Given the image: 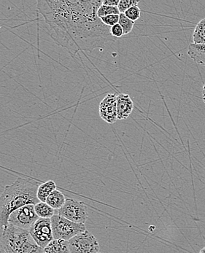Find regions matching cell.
I'll return each mask as SVG.
<instances>
[{"label": "cell", "mask_w": 205, "mask_h": 253, "mask_svg": "<svg viewBox=\"0 0 205 253\" xmlns=\"http://www.w3.org/2000/svg\"><path fill=\"white\" fill-rule=\"evenodd\" d=\"M102 4L100 0L38 1V10L53 42L75 56L80 51L91 52L116 42L111 27L98 17Z\"/></svg>", "instance_id": "cell-1"}, {"label": "cell", "mask_w": 205, "mask_h": 253, "mask_svg": "<svg viewBox=\"0 0 205 253\" xmlns=\"http://www.w3.org/2000/svg\"><path fill=\"white\" fill-rule=\"evenodd\" d=\"M40 185L33 179L18 177L14 182L4 187L0 195V228L8 225L10 214L18 209L39 203L37 192Z\"/></svg>", "instance_id": "cell-2"}, {"label": "cell", "mask_w": 205, "mask_h": 253, "mask_svg": "<svg viewBox=\"0 0 205 253\" xmlns=\"http://www.w3.org/2000/svg\"><path fill=\"white\" fill-rule=\"evenodd\" d=\"M0 253H44L28 231L11 224L0 228Z\"/></svg>", "instance_id": "cell-3"}, {"label": "cell", "mask_w": 205, "mask_h": 253, "mask_svg": "<svg viewBox=\"0 0 205 253\" xmlns=\"http://www.w3.org/2000/svg\"><path fill=\"white\" fill-rule=\"evenodd\" d=\"M50 220L54 239L69 241L78 234L86 231L85 224L74 223L58 214L53 216Z\"/></svg>", "instance_id": "cell-4"}, {"label": "cell", "mask_w": 205, "mask_h": 253, "mask_svg": "<svg viewBox=\"0 0 205 253\" xmlns=\"http://www.w3.org/2000/svg\"><path fill=\"white\" fill-rule=\"evenodd\" d=\"M58 214L76 223L85 224L88 218V208L84 202L73 198L66 199L64 206L57 210Z\"/></svg>", "instance_id": "cell-5"}, {"label": "cell", "mask_w": 205, "mask_h": 253, "mask_svg": "<svg viewBox=\"0 0 205 253\" xmlns=\"http://www.w3.org/2000/svg\"><path fill=\"white\" fill-rule=\"evenodd\" d=\"M70 253H98L99 245L97 239L86 230L68 241Z\"/></svg>", "instance_id": "cell-6"}, {"label": "cell", "mask_w": 205, "mask_h": 253, "mask_svg": "<svg viewBox=\"0 0 205 253\" xmlns=\"http://www.w3.org/2000/svg\"><path fill=\"white\" fill-rule=\"evenodd\" d=\"M39 218L35 211V205H28L11 213L9 217L8 224L29 231L32 225Z\"/></svg>", "instance_id": "cell-7"}, {"label": "cell", "mask_w": 205, "mask_h": 253, "mask_svg": "<svg viewBox=\"0 0 205 253\" xmlns=\"http://www.w3.org/2000/svg\"><path fill=\"white\" fill-rule=\"evenodd\" d=\"M32 238L38 246L45 248L53 241V230L51 220L48 218H39L32 225L29 231Z\"/></svg>", "instance_id": "cell-8"}, {"label": "cell", "mask_w": 205, "mask_h": 253, "mask_svg": "<svg viewBox=\"0 0 205 253\" xmlns=\"http://www.w3.org/2000/svg\"><path fill=\"white\" fill-rule=\"evenodd\" d=\"M99 116L108 124H113L118 121L117 95L108 93L99 104Z\"/></svg>", "instance_id": "cell-9"}, {"label": "cell", "mask_w": 205, "mask_h": 253, "mask_svg": "<svg viewBox=\"0 0 205 253\" xmlns=\"http://www.w3.org/2000/svg\"><path fill=\"white\" fill-rule=\"evenodd\" d=\"M134 109V103L129 95L120 93L117 96L118 120H126Z\"/></svg>", "instance_id": "cell-10"}, {"label": "cell", "mask_w": 205, "mask_h": 253, "mask_svg": "<svg viewBox=\"0 0 205 253\" xmlns=\"http://www.w3.org/2000/svg\"><path fill=\"white\" fill-rule=\"evenodd\" d=\"M188 54L197 64L205 67V44H190Z\"/></svg>", "instance_id": "cell-11"}, {"label": "cell", "mask_w": 205, "mask_h": 253, "mask_svg": "<svg viewBox=\"0 0 205 253\" xmlns=\"http://www.w3.org/2000/svg\"><path fill=\"white\" fill-rule=\"evenodd\" d=\"M44 253H70L68 241L53 239L44 248Z\"/></svg>", "instance_id": "cell-12"}, {"label": "cell", "mask_w": 205, "mask_h": 253, "mask_svg": "<svg viewBox=\"0 0 205 253\" xmlns=\"http://www.w3.org/2000/svg\"><path fill=\"white\" fill-rule=\"evenodd\" d=\"M56 188H57L56 184L53 180H48L44 183L41 184L38 187V192H37L38 200L41 202H46L49 195L56 190Z\"/></svg>", "instance_id": "cell-13"}, {"label": "cell", "mask_w": 205, "mask_h": 253, "mask_svg": "<svg viewBox=\"0 0 205 253\" xmlns=\"http://www.w3.org/2000/svg\"><path fill=\"white\" fill-rule=\"evenodd\" d=\"M66 199L65 196L60 191L56 189L49 195L45 203L53 210H59L64 206Z\"/></svg>", "instance_id": "cell-14"}, {"label": "cell", "mask_w": 205, "mask_h": 253, "mask_svg": "<svg viewBox=\"0 0 205 253\" xmlns=\"http://www.w3.org/2000/svg\"><path fill=\"white\" fill-rule=\"evenodd\" d=\"M35 210L40 218H51L55 215L56 210L47 205L45 202H40L35 205Z\"/></svg>", "instance_id": "cell-15"}, {"label": "cell", "mask_w": 205, "mask_h": 253, "mask_svg": "<svg viewBox=\"0 0 205 253\" xmlns=\"http://www.w3.org/2000/svg\"><path fill=\"white\" fill-rule=\"evenodd\" d=\"M194 44H205V18L200 21L193 34Z\"/></svg>", "instance_id": "cell-16"}, {"label": "cell", "mask_w": 205, "mask_h": 253, "mask_svg": "<svg viewBox=\"0 0 205 253\" xmlns=\"http://www.w3.org/2000/svg\"><path fill=\"white\" fill-rule=\"evenodd\" d=\"M122 30L123 31V35H128V33L131 32L134 27V22L128 19V18L124 15V13H121L119 15V22Z\"/></svg>", "instance_id": "cell-17"}, {"label": "cell", "mask_w": 205, "mask_h": 253, "mask_svg": "<svg viewBox=\"0 0 205 253\" xmlns=\"http://www.w3.org/2000/svg\"><path fill=\"white\" fill-rule=\"evenodd\" d=\"M118 7H112V6L102 5L99 7V10L97 11V15L99 18L102 17L108 16V15H120Z\"/></svg>", "instance_id": "cell-18"}, {"label": "cell", "mask_w": 205, "mask_h": 253, "mask_svg": "<svg viewBox=\"0 0 205 253\" xmlns=\"http://www.w3.org/2000/svg\"><path fill=\"white\" fill-rule=\"evenodd\" d=\"M139 3H140V1H134V0H120L118 8H119L120 13H124L131 7L138 5Z\"/></svg>", "instance_id": "cell-19"}, {"label": "cell", "mask_w": 205, "mask_h": 253, "mask_svg": "<svg viewBox=\"0 0 205 253\" xmlns=\"http://www.w3.org/2000/svg\"><path fill=\"white\" fill-rule=\"evenodd\" d=\"M124 15H126L128 19L134 22V21H137L140 18L141 10H140L138 5L134 6V7H131V8L126 10L124 13Z\"/></svg>", "instance_id": "cell-20"}, {"label": "cell", "mask_w": 205, "mask_h": 253, "mask_svg": "<svg viewBox=\"0 0 205 253\" xmlns=\"http://www.w3.org/2000/svg\"><path fill=\"white\" fill-rule=\"evenodd\" d=\"M100 19L105 25L112 27L116 24H119V15H108V16L102 17Z\"/></svg>", "instance_id": "cell-21"}, {"label": "cell", "mask_w": 205, "mask_h": 253, "mask_svg": "<svg viewBox=\"0 0 205 253\" xmlns=\"http://www.w3.org/2000/svg\"><path fill=\"white\" fill-rule=\"evenodd\" d=\"M111 32V35L116 38H122L123 35V31L119 24H116V25L112 27Z\"/></svg>", "instance_id": "cell-22"}, {"label": "cell", "mask_w": 205, "mask_h": 253, "mask_svg": "<svg viewBox=\"0 0 205 253\" xmlns=\"http://www.w3.org/2000/svg\"><path fill=\"white\" fill-rule=\"evenodd\" d=\"M120 0H104L102 4L104 5L112 6V7H118Z\"/></svg>", "instance_id": "cell-23"}, {"label": "cell", "mask_w": 205, "mask_h": 253, "mask_svg": "<svg viewBox=\"0 0 205 253\" xmlns=\"http://www.w3.org/2000/svg\"><path fill=\"white\" fill-rule=\"evenodd\" d=\"M203 98L205 97V84L204 86H203Z\"/></svg>", "instance_id": "cell-24"}, {"label": "cell", "mask_w": 205, "mask_h": 253, "mask_svg": "<svg viewBox=\"0 0 205 253\" xmlns=\"http://www.w3.org/2000/svg\"><path fill=\"white\" fill-rule=\"evenodd\" d=\"M200 253H205V248H203L201 251H200Z\"/></svg>", "instance_id": "cell-25"}, {"label": "cell", "mask_w": 205, "mask_h": 253, "mask_svg": "<svg viewBox=\"0 0 205 253\" xmlns=\"http://www.w3.org/2000/svg\"><path fill=\"white\" fill-rule=\"evenodd\" d=\"M203 101H204V103L205 104V97L203 98Z\"/></svg>", "instance_id": "cell-26"}, {"label": "cell", "mask_w": 205, "mask_h": 253, "mask_svg": "<svg viewBox=\"0 0 205 253\" xmlns=\"http://www.w3.org/2000/svg\"><path fill=\"white\" fill-rule=\"evenodd\" d=\"M102 253V252H99V253Z\"/></svg>", "instance_id": "cell-27"}]
</instances>
